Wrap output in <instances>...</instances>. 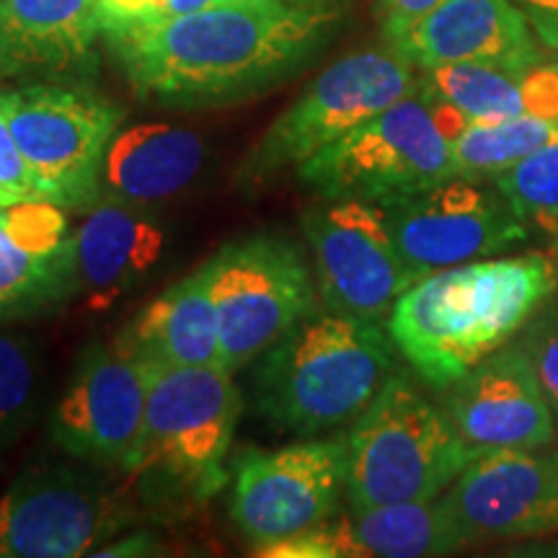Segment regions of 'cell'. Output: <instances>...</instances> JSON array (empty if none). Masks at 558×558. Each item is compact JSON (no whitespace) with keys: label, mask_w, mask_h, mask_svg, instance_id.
I'll list each match as a JSON object with an SVG mask.
<instances>
[{"label":"cell","mask_w":558,"mask_h":558,"mask_svg":"<svg viewBox=\"0 0 558 558\" xmlns=\"http://www.w3.org/2000/svg\"><path fill=\"white\" fill-rule=\"evenodd\" d=\"M339 24L333 3L222 0L156 21H104L101 37L143 99L194 109L248 99L316 58Z\"/></svg>","instance_id":"cell-1"},{"label":"cell","mask_w":558,"mask_h":558,"mask_svg":"<svg viewBox=\"0 0 558 558\" xmlns=\"http://www.w3.org/2000/svg\"><path fill=\"white\" fill-rule=\"evenodd\" d=\"M556 290L558 267L541 251L458 264L411 284L388 333L418 378L445 390L518 337Z\"/></svg>","instance_id":"cell-2"},{"label":"cell","mask_w":558,"mask_h":558,"mask_svg":"<svg viewBox=\"0 0 558 558\" xmlns=\"http://www.w3.org/2000/svg\"><path fill=\"white\" fill-rule=\"evenodd\" d=\"M380 324L316 311L259 357L256 411L279 432L313 437L354 422L393 375Z\"/></svg>","instance_id":"cell-3"},{"label":"cell","mask_w":558,"mask_h":558,"mask_svg":"<svg viewBox=\"0 0 558 558\" xmlns=\"http://www.w3.org/2000/svg\"><path fill=\"white\" fill-rule=\"evenodd\" d=\"M241 411V390L228 369L148 367V403L132 471L143 497L158 507L213 499L228 484L226 458Z\"/></svg>","instance_id":"cell-4"},{"label":"cell","mask_w":558,"mask_h":558,"mask_svg":"<svg viewBox=\"0 0 558 558\" xmlns=\"http://www.w3.org/2000/svg\"><path fill=\"white\" fill-rule=\"evenodd\" d=\"M347 499L354 512L437 499L481 456L407 373L383 383L347 435Z\"/></svg>","instance_id":"cell-5"},{"label":"cell","mask_w":558,"mask_h":558,"mask_svg":"<svg viewBox=\"0 0 558 558\" xmlns=\"http://www.w3.org/2000/svg\"><path fill=\"white\" fill-rule=\"evenodd\" d=\"M0 101L39 199L88 213L101 199L104 156L124 109L90 81H24L0 88Z\"/></svg>","instance_id":"cell-6"},{"label":"cell","mask_w":558,"mask_h":558,"mask_svg":"<svg viewBox=\"0 0 558 558\" xmlns=\"http://www.w3.org/2000/svg\"><path fill=\"white\" fill-rule=\"evenodd\" d=\"M416 65L393 45L349 52L331 62L259 137L235 171L241 184L262 186L284 169L329 148L360 124L414 94Z\"/></svg>","instance_id":"cell-7"},{"label":"cell","mask_w":558,"mask_h":558,"mask_svg":"<svg viewBox=\"0 0 558 558\" xmlns=\"http://www.w3.org/2000/svg\"><path fill=\"white\" fill-rule=\"evenodd\" d=\"M295 173L324 199L388 205L452 179L456 163L435 107L416 88L329 148L318 150Z\"/></svg>","instance_id":"cell-8"},{"label":"cell","mask_w":558,"mask_h":558,"mask_svg":"<svg viewBox=\"0 0 558 558\" xmlns=\"http://www.w3.org/2000/svg\"><path fill=\"white\" fill-rule=\"evenodd\" d=\"M220 329V367L239 373L318 311L311 264L295 241L256 233L209 259Z\"/></svg>","instance_id":"cell-9"},{"label":"cell","mask_w":558,"mask_h":558,"mask_svg":"<svg viewBox=\"0 0 558 558\" xmlns=\"http://www.w3.org/2000/svg\"><path fill=\"white\" fill-rule=\"evenodd\" d=\"M318 300L326 311L383 324L418 282L396 243L388 213L365 199H324L303 213Z\"/></svg>","instance_id":"cell-10"},{"label":"cell","mask_w":558,"mask_h":558,"mask_svg":"<svg viewBox=\"0 0 558 558\" xmlns=\"http://www.w3.org/2000/svg\"><path fill=\"white\" fill-rule=\"evenodd\" d=\"M347 435L246 450L233 463L230 518L262 548L324 525L347 492Z\"/></svg>","instance_id":"cell-11"},{"label":"cell","mask_w":558,"mask_h":558,"mask_svg":"<svg viewBox=\"0 0 558 558\" xmlns=\"http://www.w3.org/2000/svg\"><path fill=\"white\" fill-rule=\"evenodd\" d=\"M148 403V367L114 344H90L50 414V439L65 456L132 473Z\"/></svg>","instance_id":"cell-12"},{"label":"cell","mask_w":558,"mask_h":558,"mask_svg":"<svg viewBox=\"0 0 558 558\" xmlns=\"http://www.w3.org/2000/svg\"><path fill=\"white\" fill-rule=\"evenodd\" d=\"M401 256L418 279L439 269L497 256L530 239V230L497 184L452 177L427 192L388 202Z\"/></svg>","instance_id":"cell-13"},{"label":"cell","mask_w":558,"mask_h":558,"mask_svg":"<svg viewBox=\"0 0 558 558\" xmlns=\"http://www.w3.org/2000/svg\"><path fill=\"white\" fill-rule=\"evenodd\" d=\"M124 507L94 473L39 465L0 494V558H75L122 530Z\"/></svg>","instance_id":"cell-14"},{"label":"cell","mask_w":558,"mask_h":558,"mask_svg":"<svg viewBox=\"0 0 558 558\" xmlns=\"http://www.w3.org/2000/svg\"><path fill=\"white\" fill-rule=\"evenodd\" d=\"M471 543L558 530V448L488 450L445 492Z\"/></svg>","instance_id":"cell-15"},{"label":"cell","mask_w":558,"mask_h":558,"mask_svg":"<svg viewBox=\"0 0 558 558\" xmlns=\"http://www.w3.org/2000/svg\"><path fill=\"white\" fill-rule=\"evenodd\" d=\"M445 414L476 452L550 448L556 418L533 362L520 344H507L445 388Z\"/></svg>","instance_id":"cell-16"},{"label":"cell","mask_w":558,"mask_h":558,"mask_svg":"<svg viewBox=\"0 0 558 558\" xmlns=\"http://www.w3.org/2000/svg\"><path fill=\"white\" fill-rule=\"evenodd\" d=\"M99 0H0V81H94Z\"/></svg>","instance_id":"cell-17"},{"label":"cell","mask_w":558,"mask_h":558,"mask_svg":"<svg viewBox=\"0 0 558 558\" xmlns=\"http://www.w3.org/2000/svg\"><path fill=\"white\" fill-rule=\"evenodd\" d=\"M68 209L32 199L0 207V320L37 316L75 295Z\"/></svg>","instance_id":"cell-18"},{"label":"cell","mask_w":558,"mask_h":558,"mask_svg":"<svg viewBox=\"0 0 558 558\" xmlns=\"http://www.w3.org/2000/svg\"><path fill=\"white\" fill-rule=\"evenodd\" d=\"M390 45L418 70L458 62L512 68L546 62L538 34L512 0H442Z\"/></svg>","instance_id":"cell-19"},{"label":"cell","mask_w":558,"mask_h":558,"mask_svg":"<svg viewBox=\"0 0 558 558\" xmlns=\"http://www.w3.org/2000/svg\"><path fill=\"white\" fill-rule=\"evenodd\" d=\"M163 222L145 205L99 199L75 228V295L109 305L150 277L166 254Z\"/></svg>","instance_id":"cell-20"},{"label":"cell","mask_w":558,"mask_h":558,"mask_svg":"<svg viewBox=\"0 0 558 558\" xmlns=\"http://www.w3.org/2000/svg\"><path fill=\"white\" fill-rule=\"evenodd\" d=\"M124 357L148 367H220V329L209 262L163 290L114 339Z\"/></svg>","instance_id":"cell-21"},{"label":"cell","mask_w":558,"mask_h":558,"mask_svg":"<svg viewBox=\"0 0 558 558\" xmlns=\"http://www.w3.org/2000/svg\"><path fill=\"white\" fill-rule=\"evenodd\" d=\"M205 140L190 128L143 122L124 128L109 143L101 166V199L153 205L177 197L205 166Z\"/></svg>","instance_id":"cell-22"},{"label":"cell","mask_w":558,"mask_h":558,"mask_svg":"<svg viewBox=\"0 0 558 558\" xmlns=\"http://www.w3.org/2000/svg\"><path fill=\"white\" fill-rule=\"evenodd\" d=\"M416 88L448 104L465 122H501L514 117L558 120V62L512 68L497 62H458L418 70Z\"/></svg>","instance_id":"cell-23"},{"label":"cell","mask_w":558,"mask_h":558,"mask_svg":"<svg viewBox=\"0 0 558 558\" xmlns=\"http://www.w3.org/2000/svg\"><path fill=\"white\" fill-rule=\"evenodd\" d=\"M347 556L427 558L448 556L471 538L460 525L445 494L427 501H396V505L360 509L341 518Z\"/></svg>","instance_id":"cell-24"},{"label":"cell","mask_w":558,"mask_h":558,"mask_svg":"<svg viewBox=\"0 0 558 558\" xmlns=\"http://www.w3.org/2000/svg\"><path fill=\"white\" fill-rule=\"evenodd\" d=\"M556 135L558 120H550V117L469 122L450 140L456 177L494 181Z\"/></svg>","instance_id":"cell-25"},{"label":"cell","mask_w":558,"mask_h":558,"mask_svg":"<svg viewBox=\"0 0 558 558\" xmlns=\"http://www.w3.org/2000/svg\"><path fill=\"white\" fill-rule=\"evenodd\" d=\"M45 369L29 337L0 333V456L9 452L39 414Z\"/></svg>","instance_id":"cell-26"},{"label":"cell","mask_w":558,"mask_h":558,"mask_svg":"<svg viewBox=\"0 0 558 558\" xmlns=\"http://www.w3.org/2000/svg\"><path fill=\"white\" fill-rule=\"evenodd\" d=\"M512 213L558 235V135L494 179Z\"/></svg>","instance_id":"cell-27"},{"label":"cell","mask_w":558,"mask_h":558,"mask_svg":"<svg viewBox=\"0 0 558 558\" xmlns=\"http://www.w3.org/2000/svg\"><path fill=\"white\" fill-rule=\"evenodd\" d=\"M520 347L533 362L541 390L558 427V298L556 292L522 329Z\"/></svg>","instance_id":"cell-28"},{"label":"cell","mask_w":558,"mask_h":558,"mask_svg":"<svg viewBox=\"0 0 558 558\" xmlns=\"http://www.w3.org/2000/svg\"><path fill=\"white\" fill-rule=\"evenodd\" d=\"M39 199L37 181L13 137L3 101H0V207Z\"/></svg>","instance_id":"cell-29"},{"label":"cell","mask_w":558,"mask_h":558,"mask_svg":"<svg viewBox=\"0 0 558 558\" xmlns=\"http://www.w3.org/2000/svg\"><path fill=\"white\" fill-rule=\"evenodd\" d=\"M442 0H375V19L386 41L403 37L416 21L435 11Z\"/></svg>","instance_id":"cell-30"},{"label":"cell","mask_w":558,"mask_h":558,"mask_svg":"<svg viewBox=\"0 0 558 558\" xmlns=\"http://www.w3.org/2000/svg\"><path fill=\"white\" fill-rule=\"evenodd\" d=\"M538 34L541 45L558 52V0H512Z\"/></svg>","instance_id":"cell-31"},{"label":"cell","mask_w":558,"mask_h":558,"mask_svg":"<svg viewBox=\"0 0 558 558\" xmlns=\"http://www.w3.org/2000/svg\"><path fill=\"white\" fill-rule=\"evenodd\" d=\"M158 550H160L158 538H153L148 530H140V533H132V535H128V538L111 543V546H107V548L94 550V556H101V558H109V556H117V558L156 556Z\"/></svg>","instance_id":"cell-32"},{"label":"cell","mask_w":558,"mask_h":558,"mask_svg":"<svg viewBox=\"0 0 558 558\" xmlns=\"http://www.w3.org/2000/svg\"><path fill=\"white\" fill-rule=\"evenodd\" d=\"M284 3H300V5H320V3H331V0H284Z\"/></svg>","instance_id":"cell-33"}]
</instances>
